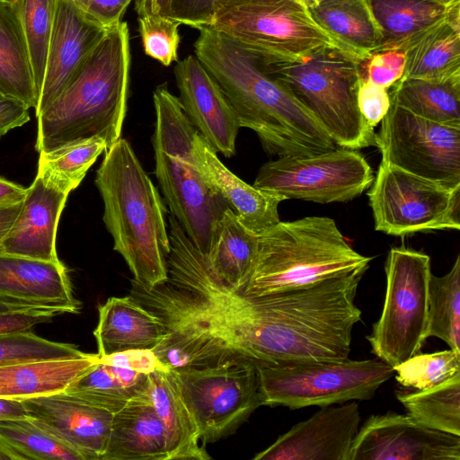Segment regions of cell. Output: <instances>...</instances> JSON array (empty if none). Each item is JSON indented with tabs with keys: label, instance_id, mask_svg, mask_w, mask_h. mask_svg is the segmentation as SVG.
Instances as JSON below:
<instances>
[{
	"label": "cell",
	"instance_id": "277c9868",
	"mask_svg": "<svg viewBox=\"0 0 460 460\" xmlns=\"http://www.w3.org/2000/svg\"><path fill=\"white\" fill-rule=\"evenodd\" d=\"M372 259L349 245L332 218L279 221L259 235L252 268L239 291L264 296L302 288L367 270Z\"/></svg>",
	"mask_w": 460,
	"mask_h": 460
},
{
	"label": "cell",
	"instance_id": "cb8c5ba5",
	"mask_svg": "<svg viewBox=\"0 0 460 460\" xmlns=\"http://www.w3.org/2000/svg\"><path fill=\"white\" fill-rule=\"evenodd\" d=\"M148 395L165 430L168 460H208L200 447L198 424L188 407L173 369L148 376Z\"/></svg>",
	"mask_w": 460,
	"mask_h": 460
},
{
	"label": "cell",
	"instance_id": "7402d4cb",
	"mask_svg": "<svg viewBox=\"0 0 460 460\" xmlns=\"http://www.w3.org/2000/svg\"><path fill=\"white\" fill-rule=\"evenodd\" d=\"M101 460H168L165 430L148 395V384L113 413Z\"/></svg>",
	"mask_w": 460,
	"mask_h": 460
},
{
	"label": "cell",
	"instance_id": "30bf717a",
	"mask_svg": "<svg viewBox=\"0 0 460 460\" xmlns=\"http://www.w3.org/2000/svg\"><path fill=\"white\" fill-rule=\"evenodd\" d=\"M370 187L376 231L404 236L460 229V187H446L382 160Z\"/></svg>",
	"mask_w": 460,
	"mask_h": 460
},
{
	"label": "cell",
	"instance_id": "2e32d148",
	"mask_svg": "<svg viewBox=\"0 0 460 460\" xmlns=\"http://www.w3.org/2000/svg\"><path fill=\"white\" fill-rule=\"evenodd\" d=\"M18 400L37 426L78 450L86 460H101L113 413L66 391Z\"/></svg>",
	"mask_w": 460,
	"mask_h": 460
},
{
	"label": "cell",
	"instance_id": "4316f807",
	"mask_svg": "<svg viewBox=\"0 0 460 460\" xmlns=\"http://www.w3.org/2000/svg\"><path fill=\"white\" fill-rule=\"evenodd\" d=\"M459 13L456 12L406 45L402 78L438 81L460 78Z\"/></svg>",
	"mask_w": 460,
	"mask_h": 460
},
{
	"label": "cell",
	"instance_id": "f907efd6",
	"mask_svg": "<svg viewBox=\"0 0 460 460\" xmlns=\"http://www.w3.org/2000/svg\"><path fill=\"white\" fill-rule=\"evenodd\" d=\"M170 0H135V9L137 15L158 14L169 15Z\"/></svg>",
	"mask_w": 460,
	"mask_h": 460
},
{
	"label": "cell",
	"instance_id": "44dd1931",
	"mask_svg": "<svg viewBox=\"0 0 460 460\" xmlns=\"http://www.w3.org/2000/svg\"><path fill=\"white\" fill-rule=\"evenodd\" d=\"M192 152L203 179L248 230L261 235L280 221L278 208L283 199L249 185L234 174L198 131L193 137Z\"/></svg>",
	"mask_w": 460,
	"mask_h": 460
},
{
	"label": "cell",
	"instance_id": "4dcf8cb0",
	"mask_svg": "<svg viewBox=\"0 0 460 460\" xmlns=\"http://www.w3.org/2000/svg\"><path fill=\"white\" fill-rule=\"evenodd\" d=\"M391 87L392 103L421 118L460 127V78H402Z\"/></svg>",
	"mask_w": 460,
	"mask_h": 460
},
{
	"label": "cell",
	"instance_id": "7a4b0ae2",
	"mask_svg": "<svg viewBox=\"0 0 460 460\" xmlns=\"http://www.w3.org/2000/svg\"><path fill=\"white\" fill-rule=\"evenodd\" d=\"M130 67L128 24L109 27L62 93L38 116L35 148L49 152L101 137L107 149L120 138Z\"/></svg>",
	"mask_w": 460,
	"mask_h": 460
},
{
	"label": "cell",
	"instance_id": "d6986e66",
	"mask_svg": "<svg viewBox=\"0 0 460 460\" xmlns=\"http://www.w3.org/2000/svg\"><path fill=\"white\" fill-rule=\"evenodd\" d=\"M72 190L37 172L26 189L20 213L3 242V252L61 262L56 249L60 215Z\"/></svg>",
	"mask_w": 460,
	"mask_h": 460
},
{
	"label": "cell",
	"instance_id": "836d02e7",
	"mask_svg": "<svg viewBox=\"0 0 460 460\" xmlns=\"http://www.w3.org/2000/svg\"><path fill=\"white\" fill-rule=\"evenodd\" d=\"M436 337L460 352V255L448 273L431 274L427 338Z\"/></svg>",
	"mask_w": 460,
	"mask_h": 460
},
{
	"label": "cell",
	"instance_id": "484cf974",
	"mask_svg": "<svg viewBox=\"0 0 460 460\" xmlns=\"http://www.w3.org/2000/svg\"><path fill=\"white\" fill-rule=\"evenodd\" d=\"M309 12L358 62L382 50V33L368 0H322Z\"/></svg>",
	"mask_w": 460,
	"mask_h": 460
},
{
	"label": "cell",
	"instance_id": "681fc988",
	"mask_svg": "<svg viewBox=\"0 0 460 460\" xmlns=\"http://www.w3.org/2000/svg\"><path fill=\"white\" fill-rule=\"evenodd\" d=\"M24 418L27 412L20 400L0 398V420Z\"/></svg>",
	"mask_w": 460,
	"mask_h": 460
},
{
	"label": "cell",
	"instance_id": "db71d44e",
	"mask_svg": "<svg viewBox=\"0 0 460 460\" xmlns=\"http://www.w3.org/2000/svg\"><path fill=\"white\" fill-rule=\"evenodd\" d=\"M35 308L12 300L0 298V312H6L12 310Z\"/></svg>",
	"mask_w": 460,
	"mask_h": 460
},
{
	"label": "cell",
	"instance_id": "b9f144b4",
	"mask_svg": "<svg viewBox=\"0 0 460 460\" xmlns=\"http://www.w3.org/2000/svg\"><path fill=\"white\" fill-rule=\"evenodd\" d=\"M363 62H366L363 75L388 89L402 77L405 69V55L400 49L376 52Z\"/></svg>",
	"mask_w": 460,
	"mask_h": 460
},
{
	"label": "cell",
	"instance_id": "7dc6e473",
	"mask_svg": "<svg viewBox=\"0 0 460 460\" xmlns=\"http://www.w3.org/2000/svg\"><path fill=\"white\" fill-rule=\"evenodd\" d=\"M29 107L0 93V137L30 120Z\"/></svg>",
	"mask_w": 460,
	"mask_h": 460
},
{
	"label": "cell",
	"instance_id": "f35d334b",
	"mask_svg": "<svg viewBox=\"0 0 460 460\" xmlns=\"http://www.w3.org/2000/svg\"><path fill=\"white\" fill-rule=\"evenodd\" d=\"M75 345L53 341L31 331L0 335V365L85 356Z\"/></svg>",
	"mask_w": 460,
	"mask_h": 460
},
{
	"label": "cell",
	"instance_id": "7c38bea8",
	"mask_svg": "<svg viewBox=\"0 0 460 460\" xmlns=\"http://www.w3.org/2000/svg\"><path fill=\"white\" fill-rule=\"evenodd\" d=\"M373 171L357 150L337 146L313 155L278 157L259 170L253 186L283 200L347 202L367 190Z\"/></svg>",
	"mask_w": 460,
	"mask_h": 460
},
{
	"label": "cell",
	"instance_id": "8992f818",
	"mask_svg": "<svg viewBox=\"0 0 460 460\" xmlns=\"http://www.w3.org/2000/svg\"><path fill=\"white\" fill-rule=\"evenodd\" d=\"M208 27L263 65L302 62L326 50L349 57L309 10L293 0H220Z\"/></svg>",
	"mask_w": 460,
	"mask_h": 460
},
{
	"label": "cell",
	"instance_id": "603a6c76",
	"mask_svg": "<svg viewBox=\"0 0 460 460\" xmlns=\"http://www.w3.org/2000/svg\"><path fill=\"white\" fill-rule=\"evenodd\" d=\"M93 331L100 358L131 349H153L166 336L161 318L132 296H111L98 307Z\"/></svg>",
	"mask_w": 460,
	"mask_h": 460
},
{
	"label": "cell",
	"instance_id": "8fae6325",
	"mask_svg": "<svg viewBox=\"0 0 460 460\" xmlns=\"http://www.w3.org/2000/svg\"><path fill=\"white\" fill-rule=\"evenodd\" d=\"M173 370L203 446L233 433L263 405L255 364L226 360Z\"/></svg>",
	"mask_w": 460,
	"mask_h": 460
},
{
	"label": "cell",
	"instance_id": "74e56055",
	"mask_svg": "<svg viewBox=\"0 0 460 460\" xmlns=\"http://www.w3.org/2000/svg\"><path fill=\"white\" fill-rule=\"evenodd\" d=\"M395 379L415 391L432 388L460 373V352L446 349L417 353L394 367Z\"/></svg>",
	"mask_w": 460,
	"mask_h": 460
},
{
	"label": "cell",
	"instance_id": "f5cc1de1",
	"mask_svg": "<svg viewBox=\"0 0 460 460\" xmlns=\"http://www.w3.org/2000/svg\"><path fill=\"white\" fill-rule=\"evenodd\" d=\"M0 460H22V457L11 446L0 438Z\"/></svg>",
	"mask_w": 460,
	"mask_h": 460
},
{
	"label": "cell",
	"instance_id": "f6af8a7d",
	"mask_svg": "<svg viewBox=\"0 0 460 460\" xmlns=\"http://www.w3.org/2000/svg\"><path fill=\"white\" fill-rule=\"evenodd\" d=\"M57 314V312L46 308L0 312V335L31 331L35 325L51 322Z\"/></svg>",
	"mask_w": 460,
	"mask_h": 460
},
{
	"label": "cell",
	"instance_id": "7bdbcfd3",
	"mask_svg": "<svg viewBox=\"0 0 460 460\" xmlns=\"http://www.w3.org/2000/svg\"><path fill=\"white\" fill-rule=\"evenodd\" d=\"M220 0H170L168 17L195 29L208 26Z\"/></svg>",
	"mask_w": 460,
	"mask_h": 460
},
{
	"label": "cell",
	"instance_id": "83f0119b",
	"mask_svg": "<svg viewBox=\"0 0 460 460\" xmlns=\"http://www.w3.org/2000/svg\"><path fill=\"white\" fill-rule=\"evenodd\" d=\"M383 37L382 50L403 49L411 40L449 19L460 2L444 5L429 0H368Z\"/></svg>",
	"mask_w": 460,
	"mask_h": 460
},
{
	"label": "cell",
	"instance_id": "11a10c76",
	"mask_svg": "<svg viewBox=\"0 0 460 460\" xmlns=\"http://www.w3.org/2000/svg\"><path fill=\"white\" fill-rule=\"evenodd\" d=\"M296 3L305 6L308 10L317 5L322 0H293Z\"/></svg>",
	"mask_w": 460,
	"mask_h": 460
},
{
	"label": "cell",
	"instance_id": "9f6ffc18",
	"mask_svg": "<svg viewBox=\"0 0 460 460\" xmlns=\"http://www.w3.org/2000/svg\"><path fill=\"white\" fill-rule=\"evenodd\" d=\"M429 1H432V2L440 4H444V5H452L456 3L460 2V0H429Z\"/></svg>",
	"mask_w": 460,
	"mask_h": 460
},
{
	"label": "cell",
	"instance_id": "816d5d0a",
	"mask_svg": "<svg viewBox=\"0 0 460 460\" xmlns=\"http://www.w3.org/2000/svg\"><path fill=\"white\" fill-rule=\"evenodd\" d=\"M26 189L0 177V202H19L24 199Z\"/></svg>",
	"mask_w": 460,
	"mask_h": 460
},
{
	"label": "cell",
	"instance_id": "ab89813d",
	"mask_svg": "<svg viewBox=\"0 0 460 460\" xmlns=\"http://www.w3.org/2000/svg\"><path fill=\"white\" fill-rule=\"evenodd\" d=\"M137 21L145 54L164 66L178 62L181 24L167 16L148 13L137 15Z\"/></svg>",
	"mask_w": 460,
	"mask_h": 460
},
{
	"label": "cell",
	"instance_id": "60d3db41",
	"mask_svg": "<svg viewBox=\"0 0 460 460\" xmlns=\"http://www.w3.org/2000/svg\"><path fill=\"white\" fill-rule=\"evenodd\" d=\"M357 103L364 120L374 129L387 113L392 102L388 88L373 83L361 73L357 89Z\"/></svg>",
	"mask_w": 460,
	"mask_h": 460
},
{
	"label": "cell",
	"instance_id": "f546056e",
	"mask_svg": "<svg viewBox=\"0 0 460 460\" xmlns=\"http://www.w3.org/2000/svg\"><path fill=\"white\" fill-rule=\"evenodd\" d=\"M259 235L248 230L232 209L218 221L209 249L202 256L209 268L226 283L239 290L252 268Z\"/></svg>",
	"mask_w": 460,
	"mask_h": 460
},
{
	"label": "cell",
	"instance_id": "5b68a950",
	"mask_svg": "<svg viewBox=\"0 0 460 460\" xmlns=\"http://www.w3.org/2000/svg\"><path fill=\"white\" fill-rule=\"evenodd\" d=\"M155 111L152 138L155 176L172 215L203 252L209 249L216 226L229 208L197 169L192 140L197 132L181 102L165 84L153 93Z\"/></svg>",
	"mask_w": 460,
	"mask_h": 460
},
{
	"label": "cell",
	"instance_id": "d6a6232c",
	"mask_svg": "<svg viewBox=\"0 0 460 460\" xmlns=\"http://www.w3.org/2000/svg\"><path fill=\"white\" fill-rule=\"evenodd\" d=\"M396 397L421 425L460 437V373L427 390L397 391Z\"/></svg>",
	"mask_w": 460,
	"mask_h": 460
},
{
	"label": "cell",
	"instance_id": "e0dca14e",
	"mask_svg": "<svg viewBox=\"0 0 460 460\" xmlns=\"http://www.w3.org/2000/svg\"><path fill=\"white\" fill-rule=\"evenodd\" d=\"M174 77L188 119L217 153L233 156L240 125L216 81L195 55L177 62Z\"/></svg>",
	"mask_w": 460,
	"mask_h": 460
},
{
	"label": "cell",
	"instance_id": "ee69618b",
	"mask_svg": "<svg viewBox=\"0 0 460 460\" xmlns=\"http://www.w3.org/2000/svg\"><path fill=\"white\" fill-rule=\"evenodd\" d=\"M100 361L146 375L158 370L170 369L159 360L153 349H127L100 358Z\"/></svg>",
	"mask_w": 460,
	"mask_h": 460
},
{
	"label": "cell",
	"instance_id": "d590c367",
	"mask_svg": "<svg viewBox=\"0 0 460 460\" xmlns=\"http://www.w3.org/2000/svg\"><path fill=\"white\" fill-rule=\"evenodd\" d=\"M0 438L11 446L22 460H86L78 450L48 433L28 418L0 420Z\"/></svg>",
	"mask_w": 460,
	"mask_h": 460
},
{
	"label": "cell",
	"instance_id": "ac0fdd59",
	"mask_svg": "<svg viewBox=\"0 0 460 460\" xmlns=\"http://www.w3.org/2000/svg\"><path fill=\"white\" fill-rule=\"evenodd\" d=\"M108 28L71 0H58L36 117L65 89Z\"/></svg>",
	"mask_w": 460,
	"mask_h": 460
},
{
	"label": "cell",
	"instance_id": "c3c4849f",
	"mask_svg": "<svg viewBox=\"0 0 460 460\" xmlns=\"http://www.w3.org/2000/svg\"><path fill=\"white\" fill-rule=\"evenodd\" d=\"M19 202H0V252H3V242L13 227L22 208Z\"/></svg>",
	"mask_w": 460,
	"mask_h": 460
},
{
	"label": "cell",
	"instance_id": "ffe728a7",
	"mask_svg": "<svg viewBox=\"0 0 460 460\" xmlns=\"http://www.w3.org/2000/svg\"><path fill=\"white\" fill-rule=\"evenodd\" d=\"M0 298L60 314H78L67 270L62 262L0 252Z\"/></svg>",
	"mask_w": 460,
	"mask_h": 460
},
{
	"label": "cell",
	"instance_id": "6f0895ef",
	"mask_svg": "<svg viewBox=\"0 0 460 460\" xmlns=\"http://www.w3.org/2000/svg\"><path fill=\"white\" fill-rule=\"evenodd\" d=\"M71 1L75 2V3H76L78 5H80V6H81V8H82V4H83L84 0H71Z\"/></svg>",
	"mask_w": 460,
	"mask_h": 460
},
{
	"label": "cell",
	"instance_id": "d4e9b609",
	"mask_svg": "<svg viewBox=\"0 0 460 460\" xmlns=\"http://www.w3.org/2000/svg\"><path fill=\"white\" fill-rule=\"evenodd\" d=\"M100 360L87 353L74 358L0 365V398L22 399L66 391Z\"/></svg>",
	"mask_w": 460,
	"mask_h": 460
},
{
	"label": "cell",
	"instance_id": "e575fe53",
	"mask_svg": "<svg viewBox=\"0 0 460 460\" xmlns=\"http://www.w3.org/2000/svg\"><path fill=\"white\" fill-rule=\"evenodd\" d=\"M107 150L101 137L81 139L49 152H40L38 172L75 190L98 156Z\"/></svg>",
	"mask_w": 460,
	"mask_h": 460
},
{
	"label": "cell",
	"instance_id": "ba28073f",
	"mask_svg": "<svg viewBox=\"0 0 460 460\" xmlns=\"http://www.w3.org/2000/svg\"><path fill=\"white\" fill-rule=\"evenodd\" d=\"M262 404L291 410L371 399L394 375L377 359L258 366Z\"/></svg>",
	"mask_w": 460,
	"mask_h": 460
},
{
	"label": "cell",
	"instance_id": "4fadbf2b",
	"mask_svg": "<svg viewBox=\"0 0 460 460\" xmlns=\"http://www.w3.org/2000/svg\"><path fill=\"white\" fill-rule=\"evenodd\" d=\"M374 141L382 161L446 187H460V127L392 103Z\"/></svg>",
	"mask_w": 460,
	"mask_h": 460
},
{
	"label": "cell",
	"instance_id": "bcb514c9",
	"mask_svg": "<svg viewBox=\"0 0 460 460\" xmlns=\"http://www.w3.org/2000/svg\"><path fill=\"white\" fill-rule=\"evenodd\" d=\"M132 0H84V12L105 28L121 22Z\"/></svg>",
	"mask_w": 460,
	"mask_h": 460
},
{
	"label": "cell",
	"instance_id": "8d00e7d4",
	"mask_svg": "<svg viewBox=\"0 0 460 460\" xmlns=\"http://www.w3.org/2000/svg\"><path fill=\"white\" fill-rule=\"evenodd\" d=\"M13 1L22 22L34 80L40 95L58 0Z\"/></svg>",
	"mask_w": 460,
	"mask_h": 460
},
{
	"label": "cell",
	"instance_id": "6da1fadb",
	"mask_svg": "<svg viewBox=\"0 0 460 460\" xmlns=\"http://www.w3.org/2000/svg\"><path fill=\"white\" fill-rule=\"evenodd\" d=\"M198 30L194 55L225 94L240 128L254 131L269 155H313L337 147L313 114L252 55L208 26Z\"/></svg>",
	"mask_w": 460,
	"mask_h": 460
},
{
	"label": "cell",
	"instance_id": "9a60e30c",
	"mask_svg": "<svg viewBox=\"0 0 460 460\" xmlns=\"http://www.w3.org/2000/svg\"><path fill=\"white\" fill-rule=\"evenodd\" d=\"M359 423L358 403L354 401L322 407L279 437L253 460H349Z\"/></svg>",
	"mask_w": 460,
	"mask_h": 460
},
{
	"label": "cell",
	"instance_id": "1f68e13d",
	"mask_svg": "<svg viewBox=\"0 0 460 460\" xmlns=\"http://www.w3.org/2000/svg\"><path fill=\"white\" fill-rule=\"evenodd\" d=\"M148 375L107 365L99 360L78 377L66 393L94 406L115 413L133 397L144 392Z\"/></svg>",
	"mask_w": 460,
	"mask_h": 460
},
{
	"label": "cell",
	"instance_id": "52a82bcc",
	"mask_svg": "<svg viewBox=\"0 0 460 460\" xmlns=\"http://www.w3.org/2000/svg\"><path fill=\"white\" fill-rule=\"evenodd\" d=\"M361 63L326 50L302 62L260 64L313 114L337 146L357 150L375 146L374 129L357 103Z\"/></svg>",
	"mask_w": 460,
	"mask_h": 460
},
{
	"label": "cell",
	"instance_id": "9c48e42d",
	"mask_svg": "<svg viewBox=\"0 0 460 460\" xmlns=\"http://www.w3.org/2000/svg\"><path fill=\"white\" fill-rule=\"evenodd\" d=\"M380 318L367 337L371 351L392 367L420 351L427 339L430 258L403 246L390 249Z\"/></svg>",
	"mask_w": 460,
	"mask_h": 460
},
{
	"label": "cell",
	"instance_id": "5bb4252c",
	"mask_svg": "<svg viewBox=\"0 0 460 460\" xmlns=\"http://www.w3.org/2000/svg\"><path fill=\"white\" fill-rule=\"evenodd\" d=\"M349 460H460V437L389 411L359 427Z\"/></svg>",
	"mask_w": 460,
	"mask_h": 460
},
{
	"label": "cell",
	"instance_id": "f1b7e54d",
	"mask_svg": "<svg viewBox=\"0 0 460 460\" xmlns=\"http://www.w3.org/2000/svg\"><path fill=\"white\" fill-rule=\"evenodd\" d=\"M0 93L35 110L39 94L31 58L13 0H0Z\"/></svg>",
	"mask_w": 460,
	"mask_h": 460
},
{
	"label": "cell",
	"instance_id": "3957f363",
	"mask_svg": "<svg viewBox=\"0 0 460 460\" xmlns=\"http://www.w3.org/2000/svg\"><path fill=\"white\" fill-rule=\"evenodd\" d=\"M95 185L113 249L127 262L133 279L148 288L164 283L170 251L165 208L126 139L119 138L105 151Z\"/></svg>",
	"mask_w": 460,
	"mask_h": 460
}]
</instances>
